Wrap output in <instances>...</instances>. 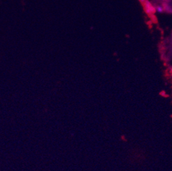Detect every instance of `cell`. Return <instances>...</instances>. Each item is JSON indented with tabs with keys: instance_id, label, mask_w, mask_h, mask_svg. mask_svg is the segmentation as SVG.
<instances>
[{
	"instance_id": "1",
	"label": "cell",
	"mask_w": 172,
	"mask_h": 171,
	"mask_svg": "<svg viewBox=\"0 0 172 171\" xmlns=\"http://www.w3.org/2000/svg\"><path fill=\"white\" fill-rule=\"evenodd\" d=\"M144 10H145V13L149 16H152V14H154L156 11V8L152 6V3H151L148 0H146L145 1V3L143 4Z\"/></svg>"
},
{
	"instance_id": "2",
	"label": "cell",
	"mask_w": 172,
	"mask_h": 171,
	"mask_svg": "<svg viewBox=\"0 0 172 171\" xmlns=\"http://www.w3.org/2000/svg\"><path fill=\"white\" fill-rule=\"evenodd\" d=\"M155 8H156V11L159 13H162L164 12V8H163V7L161 6H157Z\"/></svg>"
}]
</instances>
